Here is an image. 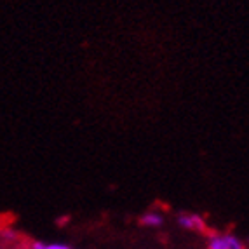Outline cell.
I'll return each mask as SVG.
<instances>
[{
  "mask_svg": "<svg viewBox=\"0 0 249 249\" xmlns=\"http://www.w3.org/2000/svg\"><path fill=\"white\" fill-rule=\"evenodd\" d=\"M208 249H246L244 242L232 233H216L208 241Z\"/></svg>",
  "mask_w": 249,
  "mask_h": 249,
  "instance_id": "obj_1",
  "label": "cell"
},
{
  "mask_svg": "<svg viewBox=\"0 0 249 249\" xmlns=\"http://www.w3.org/2000/svg\"><path fill=\"white\" fill-rule=\"evenodd\" d=\"M178 223L183 229L194 230V232H204L206 230V221L202 220V216L196 214V213H179Z\"/></svg>",
  "mask_w": 249,
  "mask_h": 249,
  "instance_id": "obj_2",
  "label": "cell"
},
{
  "mask_svg": "<svg viewBox=\"0 0 249 249\" xmlns=\"http://www.w3.org/2000/svg\"><path fill=\"white\" fill-rule=\"evenodd\" d=\"M140 223L143 227H148V229H159L164 223V216L157 211H148L140 218Z\"/></svg>",
  "mask_w": 249,
  "mask_h": 249,
  "instance_id": "obj_3",
  "label": "cell"
},
{
  "mask_svg": "<svg viewBox=\"0 0 249 249\" xmlns=\"http://www.w3.org/2000/svg\"><path fill=\"white\" fill-rule=\"evenodd\" d=\"M32 249H71L68 244H61V242H49V244H44V242H34Z\"/></svg>",
  "mask_w": 249,
  "mask_h": 249,
  "instance_id": "obj_4",
  "label": "cell"
}]
</instances>
